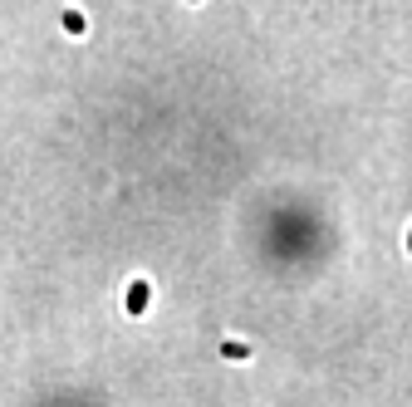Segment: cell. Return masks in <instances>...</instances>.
<instances>
[{"label":"cell","instance_id":"277c9868","mask_svg":"<svg viewBox=\"0 0 412 407\" xmlns=\"http://www.w3.org/2000/svg\"><path fill=\"white\" fill-rule=\"evenodd\" d=\"M408 250H412V231H408Z\"/></svg>","mask_w":412,"mask_h":407},{"label":"cell","instance_id":"3957f363","mask_svg":"<svg viewBox=\"0 0 412 407\" xmlns=\"http://www.w3.org/2000/svg\"><path fill=\"white\" fill-rule=\"evenodd\" d=\"M221 353H226V358H250V348H246V344H221Z\"/></svg>","mask_w":412,"mask_h":407},{"label":"cell","instance_id":"6da1fadb","mask_svg":"<svg viewBox=\"0 0 412 407\" xmlns=\"http://www.w3.org/2000/svg\"><path fill=\"white\" fill-rule=\"evenodd\" d=\"M143 305H147V280H133V290H128V309H133V314H143Z\"/></svg>","mask_w":412,"mask_h":407},{"label":"cell","instance_id":"7a4b0ae2","mask_svg":"<svg viewBox=\"0 0 412 407\" xmlns=\"http://www.w3.org/2000/svg\"><path fill=\"white\" fill-rule=\"evenodd\" d=\"M64 30H69V35H84V15H79V10H64Z\"/></svg>","mask_w":412,"mask_h":407}]
</instances>
